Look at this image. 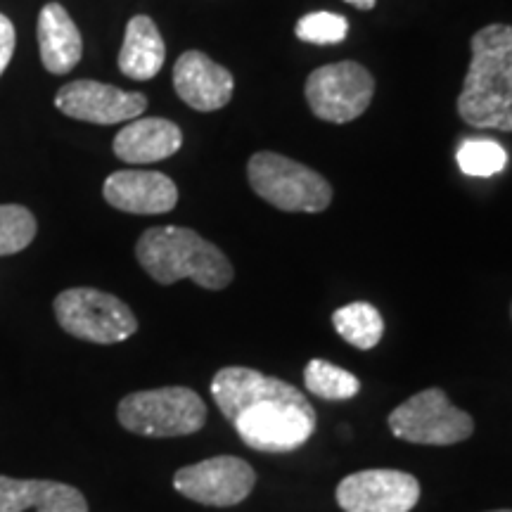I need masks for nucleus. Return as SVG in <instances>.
I'll return each instance as SVG.
<instances>
[{"label": "nucleus", "instance_id": "obj_1", "mask_svg": "<svg viewBox=\"0 0 512 512\" xmlns=\"http://www.w3.org/2000/svg\"><path fill=\"white\" fill-rule=\"evenodd\" d=\"M211 396L242 444L254 451H297L316 430V408L306 394L254 368H221L211 380Z\"/></svg>", "mask_w": 512, "mask_h": 512}, {"label": "nucleus", "instance_id": "obj_2", "mask_svg": "<svg viewBox=\"0 0 512 512\" xmlns=\"http://www.w3.org/2000/svg\"><path fill=\"white\" fill-rule=\"evenodd\" d=\"M458 114L472 128L512 131V27L489 24L472 36V60Z\"/></svg>", "mask_w": 512, "mask_h": 512}, {"label": "nucleus", "instance_id": "obj_3", "mask_svg": "<svg viewBox=\"0 0 512 512\" xmlns=\"http://www.w3.org/2000/svg\"><path fill=\"white\" fill-rule=\"evenodd\" d=\"M138 264L159 285H174L190 278L204 290H226L235 271L228 256L214 242L183 226H159L140 235Z\"/></svg>", "mask_w": 512, "mask_h": 512}, {"label": "nucleus", "instance_id": "obj_4", "mask_svg": "<svg viewBox=\"0 0 512 512\" xmlns=\"http://www.w3.org/2000/svg\"><path fill=\"white\" fill-rule=\"evenodd\" d=\"M117 418L124 430L140 437H188L207 422V403L188 387L145 389L119 401Z\"/></svg>", "mask_w": 512, "mask_h": 512}, {"label": "nucleus", "instance_id": "obj_5", "mask_svg": "<svg viewBox=\"0 0 512 512\" xmlns=\"http://www.w3.org/2000/svg\"><path fill=\"white\" fill-rule=\"evenodd\" d=\"M247 178L261 200L290 214H320L332 202V185L323 176L278 152H256Z\"/></svg>", "mask_w": 512, "mask_h": 512}, {"label": "nucleus", "instance_id": "obj_6", "mask_svg": "<svg viewBox=\"0 0 512 512\" xmlns=\"http://www.w3.org/2000/svg\"><path fill=\"white\" fill-rule=\"evenodd\" d=\"M55 318L76 339L93 344H119L138 332V318L110 292L95 287H72L57 294Z\"/></svg>", "mask_w": 512, "mask_h": 512}, {"label": "nucleus", "instance_id": "obj_7", "mask_svg": "<svg viewBox=\"0 0 512 512\" xmlns=\"http://www.w3.org/2000/svg\"><path fill=\"white\" fill-rule=\"evenodd\" d=\"M396 439L422 446H453L472 437L475 420L448 401L441 389H422L389 415Z\"/></svg>", "mask_w": 512, "mask_h": 512}, {"label": "nucleus", "instance_id": "obj_8", "mask_svg": "<svg viewBox=\"0 0 512 512\" xmlns=\"http://www.w3.org/2000/svg\"><path fill=\"white\" fill-rule=\"evenodd\" d=\"M375 95V79L358 62L325 64L309 74L306 100L313 114L330 124H349L370 107Z\"/></svg>", "mask_w": 512, "mask_h": 512}, {"label": "nucleus", "instance_id": "obj_9", "mask_svg": "<svg viewBox=\"0 0 512 512\" xmlns=\"http://www.w3.org/2000/svg\"><path fill=\"white\" fill-rule=\"evenodd\" d=\"M256 472L247 460L216 456L181 467L174 475V489L190 501L211 508H233L252 494Z\"/></svg>", "mask_w": 512, "mask_h": 512}, {"label": "nucleus", "instance_id": "obj_10", "mask_svg": "<svg viewBox=\"0 0 512 512\" xmlns=\"http://www.w3.org/2000/svg\"><path fill=\"white\" fill-rule=\"evenodd\" d=\"M344 512H411L420 501V482L401 470H361L337 486Z\"/></svg>", "mask_w": 512, "mask_h": 512}, {"label": "nucleus", "instance_id": "obj_11", "mask_svg": "<svg viewBox=\"0 0 512 512\" xmlns=\"http://www.w3.org/2000/svg\"><path fill=\"white\" fill-rule=\"evenodd\" d=\"M55 107L69 119L110 126L138 119L147 110V98L143 93L121 91L110 83L81 79L57 91Z\"/></svg>", "mask_w": 512, "mask_h": 512}, {"label": "nucleus", "instance_id": "obj_12", "mask_svg": "<svg viewBox=\"0 0 512 512\" xmlns=\"http://www.w3.org/2000/svg\"><path fill=\"white\" fill-rule=\"evenodd\" d=\"M174 88L185 105L197 112H216L226 107L235 91V79L226 67L200 50H188L174 67Z\"/></svg>", "mask_w": 512, "mask_h": 512}, {"label": "nucleus", "instance_id": "obj_13", "mask_svg": "<svg viewBox=\"0 0 512 512\" xmlns=\"http://www.w3.org/2000/svg\"><path fill=\"white\" fill-rule=\"evenodd\" d=\"M110 207L126 214H166L178 204V188L159 171H117L102 185Z\"/></svg>", "mask_w": 512, "mask_h": 512}, {"label": "nucleus", "instance_id": "obj_14", "mask_svg": "<svg viewBox=\"0 0 512 512\" xmlns=\"http://www.w3.org/2000/svg\"><path fill=\"white\" fill-rule=\"evenodd\" d=\"M0 512H88V501L76 486L53 479L0 475Z\"/></svg>", "mask_w": 512, "mask_h": 512}, {"label": "nucleus", "instance_id": "obj_15", "mask_svg": "<svg viewBox=\"0 0 512 512\" xmlns=\"http://www.w3.org/2000/svg\"><path fill=\"white\" fill-rule=\"evenodd\" d=\"M183 145V133L174 121L145 117L133 119L114 138V155L126 164H155L174 157Z\"/></svg>", "mask_w": 512, "mask_h": 512}, {"label": "nucleus", "instance_id": "obj_16", "mask_svg": "<svg viewBox=\"0 0 512 512\" xmlns=\"http://www.w3.org/2000/svg\"><path fill=\"white\" fill-rule=\"evenodd\" d=\"M38 48L50 74H69L81 62L83 41L74 19L60 3H48L38 15Z\"/></svg>", "mask_w": 512, "mask_h": 512}, {"label": "nucleus", "instance_id": "obj_17", "mask_svg": "<svg viewBox=\"0 0 512 512\" xmlns=\"http://www.w3.org/2000/svg\"><path fill=\"white\" fill-rule=\"evenodd\" d=\"M166 60L164 38L147 15L128 19L124 46L119 53V69L128 79L150 81L162 72Z\"/></svg>", "mask_w": 512, "mask_h": 512}, {"label": "nucleus", "instance_id": "obj_18", "mask_svg": "<svg viewBox=\"0 0 512 512\" xmlns=\"http://www.w3.org/2000/svg\"><path fill=\"white\" fill-rule=\"evenodd\" d=\"M337 335L356 349H375L384 335L382 313L368 302H354L332 313Z\"/></svg>", "mask_w": 512, "mask_h": 512}, {"label": "nucleus", "instance_id": "obj_19", "mask_svg": "<svg viewBox=\"0 0 512 512\" xmlns=\"http://www.w3.org/2000/svg\"><path fill=\"white\" fill-rule=\"evenodd\" d=\"M304 384L309 394L328 401H347L361 392V382L349 370L332 366L323 358H313L304 370Z\"/></svg>", "mask_w": 512, "mask_h": 512}, {"label": "nucleus", "instance_id": "obj_20", "mask_svg": "<svg viewBox=\"0 0 512 512\" xmlns=\"http://www.w3.org/2000/svg\"><path fill=\"white\" fill-rule=\"evenodd\" d=\"M36 216L22 204H0V256L19 254L36 238Z\"/></svg>", "mask_w": 512, "mask_h": 512}, {"label": "nucleus", "instance_id": "obj_21", "mask_svg": "<svg viewBox=\"0 0 512 512\" xmlns=\"http://www.w3.org/2000/svg\"><path fill=\"white\" fill-rule=\"evenodd\" d=\"M458 164L467 176H496L508 164V152L494 140H463L458 147Z\"/></svg>", "mask_w": 512, "mask_h": 512}, {"label": "nucleus", "instance_id": "obj_22", "mask_svg": "<svg viewBox=\"0 0 512 512\" xmlns=\"http://www.w3.org/2000/svg\"><path fill=\"white\" fill-rule=\"evenodd\" d=\"M294 34L313 46H332V43H342L347 38L349 22L347 17L335 15V12H311L299 19Z\"/></svg>", "mask_w": 512, "mask_h": 512}, {"label": "nucleus", "instance_id": "obj_23", "mask_svg": "<svg viewBox=\"0 0 512 512\" xmlns=\"http://www.w3.org/2000/svg\"><path fill=\"white\" fill-rule=\"evenodd\" d=\"M15 41V24L5 15H0V74L8 69L12 55H15Z\"/></svg>", "mask_w": 512, "mask_h": 512}, {"label": "nucleus", "instance_id": "obj_24", "mask_svg": "<svg viewBox=\"0 0 512 512\" xmlns=\"http://www.w3.org/2000/svg\"><path fill=\"white\" fill-rule=\"evenodd\" d=\"M347 3H351V5H354V8H358V10H373L377 0H347Z\"/></svg>", "mask_w": 512, "mask_h": 512}, {"label": "nucleus", "instance_id": "obj_25", "mask_svg": "<svg viewBox=\"0 0 512 512\" xmlns=\"http://www.w3.org/2000/svg\"><path fill=\"white\" fill-rule=\"evenodd\" d=\"M486 512H512V510H486Z\"/></svg>", "mask_w": 512, "mask_h": 512}]
</instances>
